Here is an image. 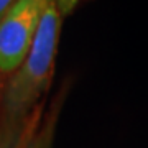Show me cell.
<instances>
[{
  "instance_id": "cell-1",
  "label": "cell",
  "mask_w": 148,
  "mask_h": 148,
  "mask_svg": "<svg viewBox=\"0 0 148 148\" xmlns=\"http://www.w3.org/2000/svg\"><path fill=\"white\" fill-rule=\"evenodd\" d=\"M59 32L61 13L53 0H45L33 45L3 92V110L10 120L25 117L46 90L58 53Z\"/></svg>"
},
{
  "instance_id": "cell-2",
  "label": "cell",
  "mask_w": 148,
  "mask_h": 148,
  "mask_svg": "<svg viewBox=\"0 0 148 148\" xmlns=\"http://www.w3.org/2000/svg\"><path fill=\"white\" fill-rule=\"evenodd\" d=\"M45 0H16L0 18V74L15 73L25 61L41 20Z\"/></svg>"
},
{
  "instance_id": "cell-3",
  "label": "cell",
  "mask_w": 148,
  "mask_h": 148,
  "mask_svg": "<svg viewBox=\"0 0 148 148\" xmlns=\"http://www.w3.org/2000/svg\"><path fill=\"white\" fill-rule=\"evenodd\" d=\"M51 133H53V127H48L41 132V135L30 143L28 148H51Z\"/></svg>"
},
{
  "instance_id": "cell-4",
  "label": "cell",
  "mask_w": 148,
  "mask_h": 148,
  "mask_svg": "<svg viewBox=\"0 0 148 148\" xmlns=\"http://www.w3.org/2000/svg\"><path fill=\"white\" fill-rule=\"evenodd\" d=\"M53 2L56 3V7H58V10H59V13H61V16L73 13L74 8L81 3V0H53Z\"/></svg>"
},
{
  "instance_id": "cell-5",
  "label": "cell",
  "mask_w": 148,
  "mask_h": 148,
  "mask_svg": "<svg viewBox=\"0 0 148 148\" xmlns=\"http://www.w3.org/2000/svg\"><path fill=\"white\" fill-rule=\"evenodd\" d=\"M15 2H16V0H0V18L10 10L12 5H13Z\"/></svg>"
}]
</instances>
